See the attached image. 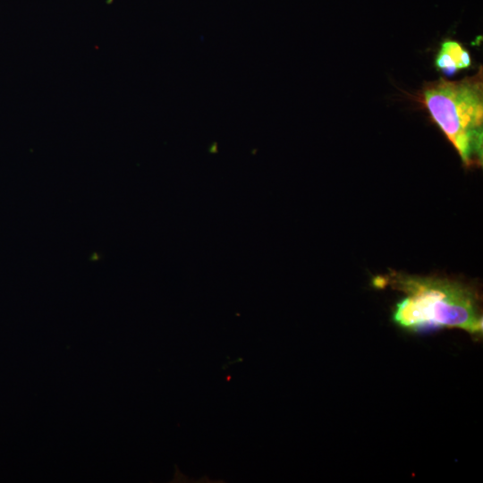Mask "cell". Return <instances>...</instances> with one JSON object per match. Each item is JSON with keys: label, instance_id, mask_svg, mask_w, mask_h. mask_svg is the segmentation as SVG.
Returning a JSON list of instances; mask_svg holds the SVG:
<instances>
[{"label": "cell", "instance_id": "cell-1", "mask_svg": "<svg viewBox=\"0 0 483 483\" xmlns=\"http://www.w3.org/2000/svg\"><path fill=\"white\" fill-rule=\"evenodd\" d=\"M378 280L403 292L393 313L394 321L403 328L457 327L470 334L482 331L479 299L463 284L401 273Z\"/></svg>", "mask_w": 483, "mask_h": 483}, {"label": "cell", "instance_id": "cell-2", "mask_svg": "<svg viewBox=\"0 0 483 483\" xmlns=\"http://www.w3.org/2000/svg\"><path fill=\"white\" fill-rule=\"evenodd\" d=\"M419 101L455 148L466 166L483 157V73L451 81L443 77L424 84Z\"/></svg>", "mask_w": 483, "mask_h": 483}, {"label": "cell", "instance_id": "cell-3", "mask_svg": "<svg viewBox=\"0 0 483 483\" xmlns=\"http://www.w3.org/2000/svg\"><path fill=\"white\" fill-rule=\"evenodd\" d=\"M471 65L470 53L457 41L445 40L441 44L435 59V66L447 76Z\"/></svg>", "mask_w": 483, "mask_h": 483}]
</instances>
